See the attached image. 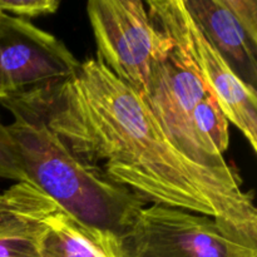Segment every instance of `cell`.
Masks as SVG:
<instances>
[{
    "instance_id": "obj_1",
    "label": "cell",
    "mask_w": 257,
    "mask_h": 257,
    "mask_svg": "<svg viewBox=\"0 0 257 257\" xmlns=\"http://www.w3.org/2000/svg\"><path fill=\"white\" fill-rule=\"evenodd\" d=\"M90 171L146 203L216 218L257 242L252 193L232 175L197 165L166 136L142 98L95 58L60 83L14 95Z\"/></svg>"
},
{
    "instance_id": "obj_2",
    "label": "cell",
    "mask_w": 257,
    "mask_h": 257,
    "mask_svg": "<svg viewBox=\"0 0 257 257\" xmlns=\"http://www.w3.org/2000/svg\"><path fill=\"white\" fill-rule=\"evenodd\" d=\"M0 104L13 117L8 128L30 182L82 225L119 237L147 203L83 165L20 98H7Z\"/></svg>"
},
{
    "instance_id": "obj_3",
    "label": "cell",
    "mask_w": 257,
    "mask_h": 257,
    "mask_svg": "<svg viewBox=\"0 0 257 257\" xmlns=\"http://www.w3.org/2000/svg\"><path fill=\"white\" fill-rule=\"evenodd\" d=\"M151 19L160 32L150 84L142 100L173 145L191 161L216 172H237L221 166L206 151L195 128L198 105L212 97L191 58L181 29L176 0H148Z\"/></svg>"
},
{
    "instance_id": "obj_4",
    "label": "cell",
    "mask_w": 257,
    "mask_h": 257,
    "mask_svg": "<svg viewBox=\"0 0 257 257\" xmlns=\"http://www.w3.org/2000/svg\"><path fill=\"white\" fill-rule=\"evenodd\" d=\"M118 257H257V242L216 218L147 205L117 238Z\"/></svg>"
},
{
    "instance_id": "obj_5",
    "label": "cell",
    "mask_w": 257,
    "mask_h": 257,
    "mask_svg": "<svg viewBox=\"0 0 257 257\" xmlns=\"http://www.w3.org/2000/svg\"><path fill=\"white\" fill-rule=\"evenodd\" d=\"M95 59L140 97L148 89L160 32L142 0H89Z\"/></svg>"
},
{
    "instance_id": "obj_6",
    "label": "cell",
    "mask_w": 257,
    "mask_h": 257,
    "mask_svg": "<svg viewBox=\"0 0 257 257\" xmlns=\"http://www.w3.org/2000/svg\"><path fill=\"white\" fill-rule=\"evenodd\" d=\"M79 64L59 38L0 12V100L63 82Z\"/></svg>"
},
{
    "instance_id": "obj_7",
    "label": "cell",
    "mask_w": 257,
    "mask_h": 257,
    "mask_svg": "<svg viewBox=\"0 0 257 257\" xmlns=\"http://www.w3.org/2000/svg\"><path fill=\"white\" fill-rule=\"evenodd\" d=\"M183 5L232 72L256 89V0H183Z\"/></svg>"
},
{
    "instance_id": "obj_8",
    "label": "cell",
    "mask_w": 257,
    "mask_h": 257,
    "mask_svg": "<svg viewBox=\"0 0 257 257\" xmlns=\"http://www.w3.org/2000/svg\"><path fill=\"white\" fill-rule=\"evenodd\" d=\"M186 45L198 73L228 123H232L257 151V92L242 82L210 44L190 17L183 0H176Z\"/></svg>"
},
{
    "instance_id": "obj_9",
    "label": "cell",
    "mask_w": 257,
    "mask_h": 257,
    "mask_svg": "<svg viewBox=\"0 0 257 257\" xmlns=\"http://www.w3.org/2000/svg\"><path fill=\"white\" fill-rule=\"evenodd\" d=\"M58 208L30 181L0 193V257H42L45 221Z\"/></svg>"
},
{
    "instance_id": "obj_10",
    "label": "cell",
    "mask_w": 257,
    "mask_h": 257,
    "mask_svg": "<svg viewBox=\"0 0 257 257\" xmlns=\"http://www.w3.org/2000/svg\"><path fill=\"white\" fill-rule=\"evenodd\" d=\"M42 257H118L117 238L78 222L58 208L45 221Z\"/></svg>"
},
{
    "instance_id": "obj_11",
    "label": "cell",
    "mask_w": 257,
    "mask_h": 257,
    "mask_svg": "<svg viewBox=\"0 0 257 257\" xmlns=\"http://www.w3.org/2000/svg\"><path fill=\"white\" fill-rule=\"evenodd\" d=\"M0 177L13 180L15 182L29 181L23 167L17 143L10 135L8 124L2 122V118H0Z\"/></svg>"
},
{
    "instance_id": "obj_12",
    "label": "cell",
    "mask_w": 257,
    "mask_h": 257,
    "mask_svg": "<svg viewBox=\"0 0 257 257\" xmlns=\"http://www.w3.org/2000/svg\"><path fill=\"white\" fill-rule=\"evenodd\" d=\"M59 7V0H0V12L24 20L55 14Z\"/></svg>"
}]
</instances>
